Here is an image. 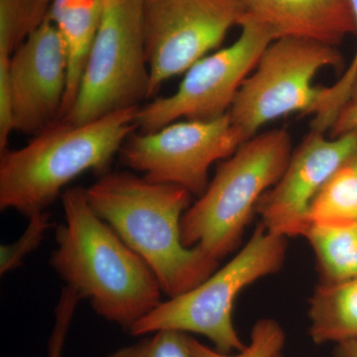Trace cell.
I'll return each instance as SVG.
<instances>
[{"mask_svg": "<svg viewBox=\"0 0 357 357\" xmlns=\"http://www.w3.org/2000/svg\"><path fill=\"white\" fill-rule=\"evenodd\" d=\"M65 223L56 229L50 264L66 286L88 300L100 318L128 333L162 303L151 268L89 206L86 189L65 190Z\"/></svg>", "mask_w": 357, "mask_h": 357, "instance_id": "obj_1", "label": "cell"}, {"mask_svg": "<svg viewBox=\"0 0 357 357\" xmlns=\"http://www.w3.org/2000/svg\"><path fill=\"white\" fill-rule=\"evenodd\" d=\"M86 194L93 211L151 268L170 299L218 269V260L182 243L181 222L192 197L184 188L151 182L128 171H109Z\"/></svg>", "mask_w": 357, "mask_h": 357, "instance_id": "obj_2", "label": "cell"}, {"mask_svg": "<svg viewBox=\"0 0 357 357\" xmlns=\"http://www.w3.org/2000/svg\"><path fill=\"white\" fill-rule=\"evenodd\" d=\"M139 107L84 124L59 119L25 146L2 151L0 210H13L29 218L46 211L82 174L109 172L124 141L137 130Z\"/></svg>", "mask_w": 357, "mask_h": 357, "instance_id": "obj_3", "label": "cell"}, {"mask_svg": "<svg viewBox=\"0 0 357 357\" xmlns=\"http://www.w3.org/2000/svg\"><path fill=\"white\" fill-rule=\"evenodd\" d=\"M293 153L286 129L256 134L218 167L206 191L181 222L187 248H199L220 261L234 252L260 198L283 175Z\"/></svg>", "mask_w": 357, "mask_h": 357, "instance_id": "obj_4", "label": "cell"}, {"mask_svg": "<svg viewBox=\"0 0 357 357\" xmlns=\"http://www.w3.org/2000/svg\"><path fill=\"white\" fill-rule=\"evenodd\" d=\"M287 239L272 234L260 222L248 243L227 264L197 287L162 302L134 324L129 335L142 337L159 331L197 333L211 340L222 354L243 351L246 344L232 321L234 303L244 289L282 269Z\"/></svg>", "mask_w": 357, "mask_h": 357, "instance_id": "obj_5", "label": "cell"}, {"mask_svg": "<svg viewBox=\"0 0 357 357\" xmlns=\"http://www.w3.org/2000/svg\"><path fill=\"white\" fill-rule=\"evenodd\" d=\"M149 91L143 0H105L76 100L61 119L84 124L139 107Z\"/></svg>", "mask_w": 357, "mask_h": 357, "instance_id": "obj_6", "label": "cell"}, {"mask_svg": "<svg viewBox=\"0 0 357 357\" xmlns=\"http://www.w3.org/2000/svg\"><path fill=\"white\" fill-rule=\"evenodd\" d=\"M337 47L312 40H274L244 81L229 110L232 126L248 141L265 124L290 114L318 112L325 86L312 81L326 68H340Z\"/></svg>", "mask_w": 357, "mask_h": 357, "instance_id": "obj_7", "label": "cell"}, {"mask_svg": "<svg viewBox=\"0 0 357 357\" xmlns=\"http://www.w3.org/2000/svg\"><path fill=\"white\" fill-rule=\"evenodd\" d=\"M239 26L236 41L195 63L173 95L139 107V132H153L178 119L211 121L229 114L244 81L274 41L270 30L257 21L243 17Z\"/></svg>", "mask_w": 357, "mask_h": 357, "instance_id": "obj_8", "label": "cell"}, {"mask_svg": "<svg viewBox=\"0 0 357 357\" xmlns=\"http://www.w3.org/2000/svg\"><path fill=\"white\" fill-rule=\"evenodd\" d=\"M244 142L227 114L211 121L173 122L153 132L134 131L119 157L122 165L148 181L178 185L199 198L210 184L211 166L229 158Z\"/></svg>", "mask_w": 357, "mask_h": 357, "instance_id": "obj_9", "label": "cell"}, {"mask_svg": "<svg viewBox=\"0 0 357 357\" xmlns=\"http://www.w3.org/2000/svg\"><path fill=\"white\" fill-rule=\"evenodd\" d=\"M243 18L241 0H143L149 98L220 46Z\"/></svg>", "mask_w": 357, "mask_h": 357, "instance_id": "obj_10", "label": "cell"}, {"mask_svg": "<svg viewBox=\"0 0 357 357\" xmlns=\"http://www.w3.org/2000/svg\"><path fill=\"white\" fill-rule=\"evenodd\" d=\"M357 151V131L337 138L311 130L293 150L283 175L260 198L255 213L270 232L303 236L312 199L342 163Z\"/></svg>", "mask_w": 357, "mask_h": 357, "instance_id": "obj_11", "label": "cell"}, {"mask_svg": "<svg viewBox=\"0 0 357 357\" xmlns=\"http://www.w3.org/2000/svg\"><path fill=\"white\" fill-rule=\"evenodd\" d=\"M67 74L64 42L47 17L9 57L15 131L36 135L61 119Z\"/></svg>", "mask_w": 357, "mask_h": 357, "instance_id": "obj_12", "label": "cell"}, {"mask_svg": "<svg viewBox=\"0 0 357 357\" xmlns=\"http://www.w3.org/2000/svg\"><path fill=\"white\" fill-rule=\"evenodd\" d=\"M243 17L261 23L274 40L301 38L337 47L357 34L349 0H241Z\"/></svg>", "mask_w": 357, "mask_h": 357, "instance_id": "obj_13", "label": "cell"}, {"mask_svg": "<svg viewBox=\"0 0 357 357\" xmlns=\"http://www.w3.org/2000/svg\"><path fill=\"white\" fill-rule=\"evenodd\" d=\"M105 0H52L48 20L55 24L67 55V89L61 119L76 100L84 68L100 23Z\"/></svg>", "mask_w": 357, "mask_h": 357, "instance_id": "obj_14", "label": "cell"}, {"mask_svg": "<svg viewBox=\"0 0 357 357\" xmlns=\"http://www.w3.org/2000/svg\"><path fill=\"white\" fill-rule=\"evenodd\" d=\"M309 335L314 344L357 338V278L319 282L310 299Z\"/></svg>", "mask_w": 357, "mask_h": 357, "instance_id": "obj_15", "label": "cell"}, {"mask_svg": "<svg viewBox=\"0 0 357 357\" xmlns=\"http://www.w3.org/2000/svg\"><path fill=\"white\" fill-rule=\"evenodd\" d=\"M303 236L316 255L321 282L357 278V225L310 223Z\"/></svg>", "mask_w": 357, "mask_h": 357, "instance_id": "obj_16", "label": "cell"}, {"mask_svg": "<svg viewBox=\"0 0 357 357\" xmlns=\"http://www.w3.org/2000/svg\"><path fill=\"white\" fill-rule=\"evenodd\" d=\"M310 223L357 225V151L338 167L312 199Z\"/></svg>", "mask_w": 357, "mask_h": 357, "instance_id": "obj_17", "label": "cell"}, {"mask_svg": "<svg viewBox=\"0 0 357 357\" xmlns=\"http://www.w3.org/2000/svg\"><path fill=\"white\" fill-rule=\"evenodd\" d=\"M52 0H0V56L10 57L48 17Z\"/></svg>", "mask_w": 357, "mask_h": 357, "instance_id": "obj_18", "label": "cell"}, {"mask_svg": "<svg viewBox=\"0 0 357 357\" xmlns=\"http://www.w3.org/2000/svg\"><path fill=\"white\" fill-rule=\"evenodd\" d=\"M286 344V333L274 319L256 321L250 333V342L234 356L210 349L196 338L188 335V345L192 357H275L282 354Z\"/></svg>", "mask_w": 357, "mask_h": 357, "instance_id": "obj_19", "label": "cell"}, {"mask_svg": "<svg viewBox=\"0 0 357 357\" xmlns=\"http://www.w3.org/2000/svg\"><path fill=\"white\" fill-rule=\"evenodd\" d=\"M188 335L176 331H159L107 357H192Z\"/></svg>", "mask_w": 357, "mask_h": 357, "instance_id": "obj_20", "label": "cell"}, {"mask_svg": "<svg viewBox=\"0 0 357 357\" xmlns=\"http://www.w3.org/2000/svg\"><path fill=\"white\" fill-rule=\"evenodd\" d=\"M28 220L29 223L22 236L15 243L1 245L0 248L1 276L20 267L26 256L38 248L44 239L45 234L53 227L50 213L46 211L35 213Z\"/></svg>", "mask_w": 357, "mask_h": 357, "instance_id": "obj_21", "label": "cell"}, {"mask_svg": "<svg viewBox=\"0 0 357 357\" xmlns=\"http://www.w3.org/2000/svg\"><path fill=\"white\" fill-rule=\"evenodd\" d=\"M77 304L79 301L74 296L69 294L61 296L55 310L56 324L49 342V357H62L63 345Z\"/></svg>", "mask_w": 357, "mask_h": 357, "instance_id": "obj_22", "label": "cell"}, {"mask_svg": "<svg viewBox=\"0 0 357 357\" xmlns=\"http://www.w3.org/2000/svg\"><path fill=\"white\" fill-rule=\"evenodd\" d=\"M9 57L0 56V152L7 149L9 135L14 128L13 98L8 82Z\"/></svg>", "mask_w": 357, "mask_h": 357, "instance_id": "obj_23", "label": "cell"}, {"mask_svg": "<svg viewBox=\"0 0 357 357\" xmlns=\"http://www.w3.org/2000/svg\"><path fill=\"white\" fill-rule=\"evenodd\" d=\"M357 131V82L352 89L347 102L340 109L328 133L331 137L337 138L347 133Z\"/></svg>", "mask_w": 357, "mask_h": 357, "instance_id": "obj_24", "label": "cell"}, {"mask_svg": "<svg viewBox=\"0 0 357 357\" xmlns=\"http://www.w3.org/2000/svg\"><path fill=\"white\" fill-rule=\"evenodd\" d=\"M333 357H357V338L335 344Z\"/></svg>", "mask_w": 357, "mask_h": 357, "instance_id": "obj_25", "label": "cell"}, {"mask_svg": "<svg viewBox=\"0 0 357 357\" xmlns=\"http://www.w3.org/2000/svg\"><path fill=\"white\" fill-rule=\"evenodd\" d=\"M351 4L352 11H354V18H356V27H357V0H349Z\"/></svg>", "mask_w": 357, "mask_h": 357, "instance_id": "obj_26", "label": "cell"}, {"mask_svg": "<svg viewBox=\"0 0 357 357\" xmlns=\"http://www.w3.org/2000/svg\"><path fill=\"white\" fill-rule=\"evenodd\" d=\"M275 357H283V354H278V356H275Z\"/></svg>", "mask_w": 357, "mask_h": 357, "instance_id": "obj_27", "label": "cell"}]
</instances>
